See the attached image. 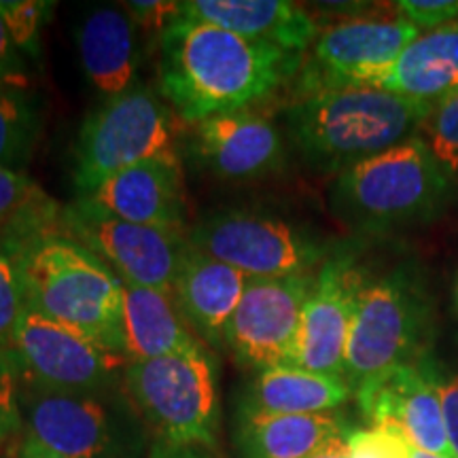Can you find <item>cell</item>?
Here are the masks:
<instances>
[{
  "mask_svg": "<svg viewBox=\"0 0 458 458\" xmlns=\"http://www.w3.org/2000/svg\"><path fill=\"white\" fill-rule=\"evenodd\" d=\"M157 85L182 122L249 111L301 64V54L176 17L157 37Z\"/></svg>",
  "mask_w": 458,
  "mask_h": 458,
  "instance_id": "1",
  "label": "cell"
},
{
  "mask_svg": "<svg viewBox=\"0 0 458 458\" xmlns=\"http://www.w3.org/2000/svg\"><path fill=\"white\" fill-rule=\"evenodd\" d=\"M431 108L382 88L323 89L291 105L286 125L314 168L344 172L420 134Z\"/></svg>",
  "mask_w": 458,
  "mask_h": 458,
  "instance_id": "2",
  "label": "cell"
},
{
  "mask_svg": "<svg viewBox=\"0 0 458 458\" xmlns=\"http://www.w3.org/2000/svg\"><path fill=\"white\" fill-rule=\"evenodd\" d=\"M26 306L123 352V280L62 229L15 255Z\"/></svg>",
  "mask_w": 458,
  "mask_h": 458,
  "instance_id": "3",
  "label": "cell"
},
{
  "mask_svg": "<svg viewBox=\"0 0 458 458\" xmlns=\"http://www.w3.org/2000/svg\"><path fill=\"white\" fill-rule=\"evenodd\" d=\"M454 179L420 136L363 159L337 174L331 206L360 232H388L442 215Z\"/></svg>",
  "mask_w": 458,
  "mask_h": 458,
  "instance_id": "4",
  "label": "cell"
},
{
  "mask_svg": "<svg viewBox=\"0 0 458 458\" xmlns=\"http://www.w3.org/2000/svg\"><path fill=\"white\" fill-rule=\"evenodd\" d=\"M123 385L131 405L157 433V442L215 448L221 418L219 388L213 354L204 346L130 360Z\"/></svg>",
  "mask_w": 458,
  "mask_h": 458,
  "instance_id": "5",
  "label": "cell"
},
{
  "mask_svg": "<svg viewBox=\"0 0 458 458\" xmlns=\"http://www.w3.org/2000/svg\"><path fill=\"white\" fill-rule=\"evenodd\" d=\"M26 437L68 458H139L136 408L113 391L57 393L20 385Z\"/></svg>",
  "mask_w": 458,
  "mask_h": 458,
  "instance_id": "6",
  "label": "cell"
},
{
  "mask_svg": "<svg viewBox=\"0 0 458 458\" xmlns=\"http://www.w3.org/2000/svg\"><path fill=\"white\" fill-rule=\"evenodd\" d=\"M176 156L174 111L148 88L108 98L85 119L74 151V185L89 196L106 179L151 157Z\"/></svg>",
  "mask_w": 458,
  "mask_h": 458,
  "instance_id": "7",
  "label": "cell"
},
{
  "mask_svg": "<svg viewBox=\"0 0 458 458\" xmlns=\"http://www.w3.org/2000/svg\"><path fill=\"white\" fill-rule=\"evenodd\" d=\"M428 329L427 297L405 270L360 291L344 357V380L357 393L399 365L416 363Z\"/></svg>",
  "mask_w": 458,
  "mask_h": 458,
  "instance_id": "8",
  "label": "cell"
},
{
  "mask_svg": "<svg viewBox=\"0 0 458 458\" xmlns=\"http://www.w3.org/2000/svg\"><path fill=\"white\" fill-rule=\"evenodd\" d=\"M20 385L57 393L113 391L130 363L123 352L26 306L13 337Z\"/></svg>",
  "mask_w": 458,
  "mask_h": 458,
  "instance_id": "9",
  "label": "cell"
},
{
  "mask_svg": "<svg viewBox=\"0 0 458 458\" xmlns=\"http://www.w3.org/2000/svg\"><path fill=\"white\" fill-rule=\"evenodd\" d=\"M60 229L98 257L125 284L148 286L168 295L189 249V236L136 225L79 196L62 208Z\"/></svg>",
  "mask_w": 458,
  "mask_h": 458,
  "instance_id": "10",
  "label": "cell"
},
{
  "mask_svg": "<svg viewBox=\"0 0 458 458\" xmlns=\"http://www.w3.org/2000/svg\"><path fill=\"white\" fill-rule=\"evenodd\" d=\"M189 244L227 263L246 278H284L314 272L327 249L306 232L267 215L229 210L204 219L189 233Z\"/></svg>",
  "mask_w": 458,
  "mask_h": 458,
  "instance_id": "11",
  "label": "cell"
},
{
  "mask_svg": "<svg viewBox=\"0 0 458 458\" xmlns=\"http://www.w3.org/2000/svg\"><path fill=\"white\" fill-rule=\"evenodd\" d=\"M317 274L284 278H249L227 327L225 346L242 368L257 374L295 368L301 317Z\"/></svg>",
  "mask_w": 458,
  "mask_h": 458,
  "instance_id": "12",
  "label": "cell"
},
{
  "mask_svg": "<svg viewBox=\"0 0 458 458\" xmlns=\"http://www.w3.org/2000/svg\"><path fill=\"white\" fill-rule=\"evenodd\" d=\"M420 30L399 20H348L318 32L306 94L342 88H380L408 45ZM303 94V96H306Z\"/></svg>",
  "mask_w": 458,
  "mask_h": 458,
  "instance_id": "13",
  "label": "cell"
},
{
  "mask_svg": "<svg viewBox=\"0 0 458 458\" xmlns=\"http://www.w3.org/2000/svg\"><path fill=\"white\" fill-rule=\"evenodd\" d=\"M368 280L348 250L325 257L301 317L295 368L342 376L357 301Z\"/></svg>",
  "mask_w": 458,
  "mask_h": 458,
  "instance_id": "14",
  "label": "cell"
},
{
  "mask_svg": "<svg viewBox=\"0 0 458 458\" xmlns=\"http://www.w3.org/2000/svg\"><path fill=\"white\" fill-rule=\"evenodd\" d=\"M354 394L369 425L394 428L416 450L454 458L445 437L437 376L431 368L422 363L399 365Z\"/></svg>",
  "mask_w": 458,
  "mask_h": 458,
  "instance_id": "15",
  "label": "cell"
},
{
  "mask_svg": "<svg viewBox=\"0 0 458 458\" xmlns=\"http://www.w3.org/2000/svg\"><path fill=\"white\" fill-rule=\"evenodd\" d=\"M85 198L119 219L185 236L187 199L179 156L130 165Z\"/></svg>",
  "mask_w": 458,
  "mask_h": 458,
  "instance_id": "16",
  "label": "cell"
},
{
  "mask_svg": "<svg viewBox=\"0 0 458 458\" xmlns=\"http://www.w3.org/2000/svg\"><path fill=\"white\" fill-rule=\"evenodd\" d=\"M196 151L223 181H255L280 168L284 142L270 119L253 111L223 113L196 123Z\"/></svg>",
  "mask_w": 458,
  "mask_h": 458,
  "instance_id": "17",
  "label": "cell"
},
{
  "mask_svg": "<svg viewBox=\"0 0 458 458\" xmlns=\"http://www.w3.org/2000/svg\"><path fill=\"white\" fill-rule=\"evenodd\" d=\"M249 278L189 244L176 272L172 300L189 329L213 348L225 346L227 327Z\"/></svg>",
  "mask_w": 458,
  "mask_h": 458,
  "instance_id": "18",
  "label": "cell"
},
{
  "mask_svg": "<svg viewBox=\"0 0 458 458\" xmlns=\"http://www.w3.org/2000/svg\"><path fill=\"white\" fill-rule=\"evenodd\" d=\"M179 17L291 54H303L318 37L314 17L284 0H187L181 3Z\"/></svg>",
  "mask_w": 458,
  "mask_h": 458,
  "instance_id": "19",
  "label": "cell"
},
{
  "mask_svg": "<svg viewBox=\"0 0 458 458\" xmlns=\"http://www.w3.org/2000/svg\"><path fill=\"white\" fill-rule=\"evenodd\" d=\"M77 47L89 83L106 100L134 88L139 41L128 11L119 7L91 11L79 26Z\"/></svg>",
  "mask_w": 458,
  "mask_h": 458,
  "instance_id": "20",
  "label": "cell"
},
{
  "mask_svg": "<svg viewBox=\"0 0 458 458\" xmlns=\"http://www.w3.org/2000/svg\"><path fill=\"white\" fill-rule=\"evenodd\" d=\"M123 354L128 360H147L187 352L202 346L189 329L172 295L123 283Z\"/></svg>",
  "mask_w": 458,
  "mask_h": 458,
  "instance_id": "21",
  "label": "cell"
},
{
  "mask_svg": "<svg viewBox=\"0 0 458 458\" xmlns=\"http://www.w3.org/2000/svg\"><path fill=\"white\" fill-rule=\"evenodd\" d=\"M352 388L342 376L301 368L259 371L240 401V414H329L351 399Z\"/></svg>",
  "mask_w": 458,
  "mask_h": 458,
  "instance_id": "22",
  "label": "cell"
},
{
  "mask_svg": "<svg viewBox=\"0 0 458 458\" xmlns=\"http://www.w3.org/2000/svg\"><path fill=\"white\" fill-rule=\"evenodd\" d=\"M382 89L405 98L435 102L458 91V24L422 32L401 51Z\"/></svg>",
  "mask_w": 458,
  "mask_h": 458,
  "instance_id": "23",
  "label": "cell"
},
{
  "mask_svg": "<svg viewBox=\"0 0 458 458\" xmlns=\"http://www.w3.org/2000/svg\"><path fill=\"white\" fill-rule=\"evenodd\" d=\"M348 428L335 414H238L240 458H306Z\"/></svg>",
  "mask_w": 458,
  "mask_h": 458,
  "instance_id": "24",
  "label": "cell"
},
{
  "mask_svg": "<svg viewBox=\"0 0 458 458\" xmlns=\"http://www.w3.org/2000/svg\"><path fill=\"white\" fill-rule=\"evenodd\" d=\"M62 208L24 172L0 168V249L17 255L38 236L60 229Z\"/></svg>",
  "mask_w": 458,
  "mask_h": 458,
  "instance_id": "25",
  "label": "cell"
},
{
  "mask_svg": "<svg viewBox=\"0 0 458 458\" xmlns=\"http://www.w3.org/2000/svg\"><path fill=\"white\" fill-rule=\"evenodd\" d=\"M38 136V114L24 91L0 88V168L21 172Z\"/></svg>",
  "mask_w": 458,
  "mask_h": 458,
  "instance_id": "26",
  "label": "cell"
},
{
  "mask_svg": "<svg viewBox=\"0 0 458 458\" xmlns=\"http://www.w3.org/2000/svg\"><path fill=\"white\" fill-rule=\"evenodd\" d=\"M422 140L433 151L452 179L458 176V91L435 102L427 122L420 128Z\"/></svg>",
  "mask_w": 458,
  "mask_h": 458,
  "instance_id": "27",
  "label": "cell"
},
{
  "mask_svg": "<svg viewBox=\"0 0 458 458\" xmlns=\"http://www.w3.org/2000/svg\"><path fill=\"white\" fill-rule=\"evenodd\" d=\"M26 310V293L21 284V274L17 259L4 249H0V351L9 352L13 348V337Z\"/></svg>",
  "mask_w": 458,
  "mask_h": 458,
  "instance_id": "28",
  "label": "cell"
},
{
  "mask_svg": "<svg viewBox=\"0 0 458 458\" xmlns=\"http://www.w3.org/2000/svg\"><path fill=\"white\" fill-rule=\"evenodd\" d=\"M351 458H411L408 439L391 427L369 425L346 435Z\"/></svg>",
  "mask_w": 458,
  "mask_h": 458,
  "instance_id": "29",
  "label": "cell"
},
{
  "mask_svg": "<svg viewBox=\"0 0 458 458\" xmlns=\"http://www.w3.org/2000/svg\"><path fill=\"white\" fill-rule=\"evenodd\" d=\"M20 391V369L13 354L0 351V444L24 428Z\"/></svg>",
  "mask_w": 458,
  "mask_h": 458,
  "instance_id": "30",
  "label": "cell"
},
{
  "mask_svg": "<svg viewBox=\"0 0 458 458\" xmlns=\"http://www.w3.org/2000/svg\"><path fill=\"white\" fill-rule=\"evenodd\" d=\"M47 7L49 4L32 3V0H28V3L26 0H21V3H0V11H3L17 49L34 47Z\"/></svg>",
  "mask_w": 458,
  "mask_h": 458,
  "instance_id": "31",
  "label": "cell"
},
{
  "mask_svg": "<svg viewBox=\"0 0 458 458\" xmlns=\"http://www.w3.org/2000/svg\"><path fill=\"white\" fill-rule=\"evenodd\" d=\"M397 13L418 30H437L458 17L456 0H401L394 3Z\"/></svg>",
  "mask_w": 458,
  "mask_h": 458,
  "instance_id": "32",
  "label": "cell"
},
{
  "mask_svg": "<svg viewBox=\"0 0 458 458\" xmlns=\"http://www.w3.org/2000/svg\"><path fill=\"white\" fill-rule=\"evenodd\" d=\"M125 11L131 17L136 28L147 32H156L157 37L168 28L181 13V3H162V0H131L125 3Z\"/></svg>",
  "mask_w": 458,
  "mask_h": 458,
  "instance_id": "33",
  "label": "cell"
},
{
  "mask_svg": "<svg viewBox=\"0 0 458 458\" xmlns=\"http://www.w3.org/2000/svg\"><path fill=\"white\" fill-rule=\"evenodd\" d=\"M437 391L442 397L445 437H448L452 454L458 458V374H452L444 380L437 377Z\"/></svg>",
  "mask_w": 458,
  "mask_h": 458,
  "instance_id": "34",
  "label": "cell"
},
{
  "mask_svg": "<svg viewBox=\"0 0 458 458\" xmlns=\"http://www.w3.org/2000/svg\"><path fill=\"white\" fill-rule=\"evenodd\" d=\"M17 71H20L17 45L11 37L3 11H0V88H17V83H20Z\"/></svg>",
  "mask_w": 458,
  "mask_h": 458,
  "instance_id": "35",
  "label": "cell"
},
{
  "mask_svg": "<svg viewBox=\"0 0 458 458\" xmlns=\"http://www.w3.org/2000/svg\"><path fill=\"white\" fill-rule=\"evenodd\" d=\"M148 458H215L213 450L189 448V445H170L164 442L153 444Z\"/></svg>",
  "mask_w": 458,
  "mask_h": 458,
  "instance_id": "36",
  "label": "cell"
},
{
  "mask_svg": "<svg viewBox=\"0 0 458 458\" xmlns=\"http://www.w3.org/2000/svg\"><path fill=\"white\" fill-rule=\"evenodd\" d=\"M346 435H337V437L329 439L327 444L320 445V448L314 452V454L306 456V458H351V452H348Z\"/></svg>",
  "mask_w": 458,
  "mask_h": 458,
  "instance_id": "37",
  "label": "cell"
},
{
  "mask_svg": "<svg viewBox=\"0 0 458 458\" xmlns=\"http://www.w3.org/2000/svg\"><path fill=\"white\" fill-rule=\"evenodd\" d=\"M17 458H68L62 454H55L41 445L38 442H34L30 437H24V442L20 444V450H17Z\"/></svg>",
  "mask_w": 458,
  "mask_h": 458,
  "instance_id": "38",
  "label": "cell"
},
{
  "mask_svg": "<svg viewBox=\"0 0 458 458\" xmlns=\"http://www.w3.org/2000/svg\"><path fill=\"white\" fill-rule=\"evenodd\" d=\"M411 458H445V456H437V454H431V452H422V450L411 448Z\"/></svg>",
  "mask_w": 458,
  "mask_h": 458,
  "instance_id": "39",
  "label": "cell"
}]
</instances>
